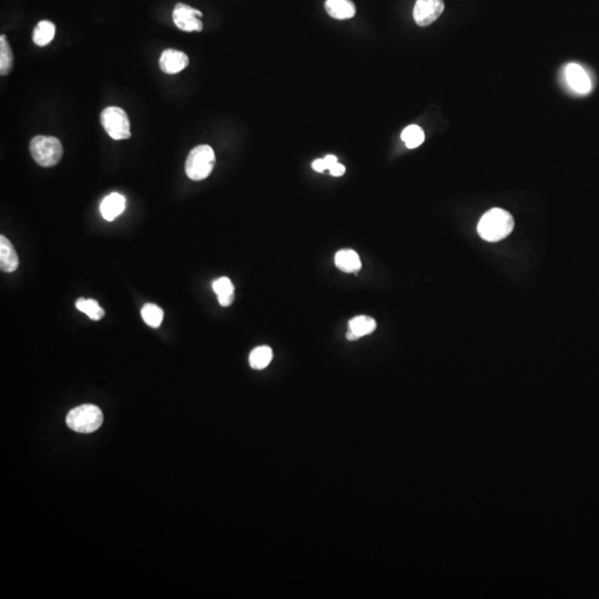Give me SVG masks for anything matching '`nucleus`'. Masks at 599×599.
I'll list each match as a JSON object with an SVG mask.
<instances>
[{"instance_id": "nucleus-1", "label": "nucleus", "mask_w": 599, "mask_h": 599, "mask_svg": "<svg viewBox=\"0 0 599 599\" xmlns=\"http://www.w3.org/2000/svg\"><path fill=\"white\" fill-rule=\"evenodd\" d=\"M514 217L506 210L494 208L481 217L477 232L488 242H497L508 237L514 230Z\"/></svg>"}, {"instance_id": "nucleus-2", "label": "nucleus", "mask_w": 599, "mask_h": 599, "mask_svg": "<svg viewBox=\"0 0 599 599\" xmlns=\"http://www.w3.org/2000/svg\"><path fill=\"white\" fill-rule=\"evenodd\" d=\"M66 422L75 432L88 434L95 432L103 425V415L96 405H80L68 413Z\"/></svg>"}, {"instance_id": "nucleus-3", "label": "nucleus", "mask_w": 599, "mask_h": 599, "mask_svg": "<svg viewBox=\"0 0 599 599\" xmlns=\"http://www.w3.org/2000/svg\"><path fill=\"white\" fill-rule=\"evenodd\" d=\"M215 165V155L208 145H197L190 151L185 161V173L193 181L207 179Z\"/></svg>"}, {"instance_id": "nucleus-4", "label": "nucleus", "mask_w": 599, "mask_h": 599, "mask_svg": "<svg viewBox=\"0 0 599 599\" xmlns=\"http://www.w3.org/2000/svg\"><path fill=\"white\" fill-rule=\"evenodd\" d=\"M29 150L36 163L45 168L58 165L63 155V148L60 140L47 135L33 138L30 141Z\"/></svg>"}, {"instance_id": "nucleus-5", "label": "nucleus", "mask_w": 599, "mask_h": 599, "mask_svg": "<svg viewBox=\"0 0 599 599\" xmlns=\"http://www.w3.org/2000/svg\"><path fill=\"white\" fill-rule=\"evenodd\" d=\"M100 121L106 133L113 140H125L131 137L129 118L121 108H106L100 116Z\"/></svg>"}, {"instance_id": "nucleus-6", "label": "nucleus", "mask_w": 599, "mask_h": 599, "mask_svg": "<svg viewBox=\"0 0 599 599\" xmlns=\"http://www.w3.org/2000/svg\"><path fill=\"white\" fill-rule=\"evenodd\" d=\"M199 17H203V13L185 4H177L173 9V23L180 30L187 33L201 31L203 29V21Z\"/></svg>"}, {"instance_id": "nucleus-7", "label": "nucleus", "mask_w": 599, "mask_h": 599, "mask_svg": "<svg viewBox=\"0 0 599 599\" xmlns=\"http://www.w3.org/2000/svg\"><path fill=\"white\" fill-rule=\"evenodd\" d=\"M444 9L443 0H417L413 9V18L417 25L427 27L441 17Z\"/></svg>"}, {"instance_id": "nucleus-8", "label": "nucleus", "mask_w": 599, "mask_h": 599, "mask_svg": "<svg viewBox=\"0 0 599 599\" xmlns=\"http://www.w3.org/2000/svg\"><path fill=\"white\" fill-rule=\"evenodd\" d=\"M565 79L574 93L585 95L592 89V81L586 70L577 63H569L565 68Z\"/></svg>"}, {"instance_id": "nucleus-9", "label": "nucleus", "mask_w": 599, "mask_h": 599, "mask_svg": "<svg viewBox=\"0 0 599 599\" xmlns=\"http://www.w3.org/2000/svg\"><path fill=\"white\" fill-rule=\"evenodd\" d=\"M159 65L163 73L175 75L188 67L189 57L179 50L165 49L160 56Z\"/></svg>"}, {"instance_id": "nucleus-10", "label": "nucleus", "mask_w": 599, "mask_h": 599, "mask_svg": "<svg viewBox=\"0 0 599 599\" xmlns=\"http://www.w3.org/2000/svg\"><path fill=\"white\" fill-rule=\"evenodd\" d=\"M377 329V322L372 317L359 315L354 319H349V331L347 333V339L349 341H357L359 337L371 334Z\"/></svg>"}, {"instance_id": "nucleus-11", "label": "nucleus", "mask_w": 599, "mask_h": 599, "mask_svg": "<svg viewBox=\"0 0 599 599\" xmlns=\"http://www.w3.org/2000/svg\"><path fill=\"white\" fill-rule=\"evenodd\" d=\"M126 209V199L123 195L113 193L107 195L100 205V213L103 219L107 221H113L116 217L123 215Z\"/></svg>"}, {"instance_id": "nucleus-12", "label": "nucleus", "mask_w": 599, "mask_h": 599, "mask_svg": "<svg viewBox=\"0 0 599 599\" xmlns=\"http://www.w3.org/2000/svg\"><path fill=\"white\" fill-rule=\"evenodd\" d=\"M19 265V257L15 247L7 237H0V269L4 272H14Z\"/></svg>"}, {"instance_id": "nucleus-13", "label": "nucleus", "mask_w": 599, "mask_h": 599, "mask_svg": "<svg viewBox=\"0 0 599 599\" xmlns=\"http://www.w3.org/2000/svg\"><path fill=\"white\" fill-rule=\"evenodd\" d=\"M324 6L327 14L334 19H351L357 13L352 0H327Z\"/></svg>"}, {"instance_id": "nucleus-14", "label": "nucleus", "mask_w": 599, "mask_h": 599, "mask_svg": "<svg viewBox=\"0 0 599 599\" xmlns=\"http://www.w3.org/2000/svg\"><path fill=\"white\" fill-rule=\"evenodd\" d=\"M335 265L345 273H357L362 269V262L354 250H341L335 255Z\"/></svg>"}, {"instance_id": "nucleus-15", "label": "nucleus", "mask_w": 599, "mask_h": 599, "mask_svg": "<svg viewBox=\"0 0 599 599\" xmlns=\"http://www.w3.org/2000/svg\"><path fill=\"white\" fill-rule=\"evenodd\" d=\"M221 307H230L235 301V285L227 277H219L213 285Z\"/></svg>"}, {"instance_id": "nucleus-16", "label": "nucleus", "mask_w": 599, "mask_h": 599, "mask_svg": "<svg viewBox=\"0 0 599 599\" xmlns=\"http://www.w3.org/2000/svg\"><path fill=\"white\" fill-rule=\"evenodd\" d=\"M56 34L55 24L51 23L49 20H43L39 21L38 25L34 29L33 40L34 43L40 47H45L49 45L53 41Z\"/></svg>"}, {"instance_id": "nucleus-17", "label": "nucleus", "mask_w": 599, "mask_h": 599, "mask_svg": "<svg viewBox=\"0 0 599 599\" xmlns=\"http://www.w3.org/2000/svg\"><path fill=\"white\" fill-rule=\"evenodd\" d=\"M273 359L272 349L269 347H257L250 353V367L255 369H263Z\"/></svg>"}, {"instance_id": "nucleus-18", "label": "nucleus", "mask_w": 599, "mask_h": 599, "mask_svg": "<svg viewBox=\"0 0 599 599\" xmlns=\"http://www.w3.org/2000/svg\"><path fill=\"white\" fill-rule=\"evenodd\" d=\"M14 67V53L7 37L0 36V73L1 76L8 75Z\"/></svg>"}, {"instance_id": "nucleus-19", "label": "nucleus", "mask_w": 599, "mask_h": 599, "mask_svg": "<svg viewBox=\"0 0 599 599\" xmlns=\"http://www.w3.org/2000/svg\"><path fill=\"white\" fill-rule=\"evenodd\" d=\"M76 307L79 309L80 312L85 313L93 321H99L105 317V311H103V307H100L99 303L96 300L80 297L76 302Z\"/></svg>"}, {"instance_id": "nucleus-20", "label": "nucleus", "mask_w": 599, "mask_h": 599, "mask_svg": "<svg viewBox=\"0 0 599 599\" xmlns=\"http://www.w3.org/2000/svg\"><path fill=\"white\" fill-rule=\"evenodd\" d=\"M401 138L409 149H415L424 143L425 135L422 128L416 125H411L403 130Z\"/></svg>"}, {"instance_id": "nucleus-21", "label": "nucleus", "mask_w": 599, "mask_h": 599, "mask_svg": "<svg viewBox=\"0 0 599 599\" xmlns=\"http://www.w3.org/2000/svg\"><path fill=\"white\" fill-rule=\"evenodd\" d=\"M141 317L149 327H159L160 324L163 323V311L158 305L147 303L141 309Z\"/></svg>"}, {"instance_id": "nucleus-22", "label": "nucleus", "mask_w": 599, "mask_h": 599, "mask_svg": "<svg viewBox=\"0 0 599 599\" xmlns=\"http://www.w3.org/2000/svg\"><path fill=\"white\" fill-rule=\"evenodd\" d=\"M329 173L333 175V177H341V175H344L345 173V167L341 163H337L334 165H333L331 169H329Z\"/></svg>"}, {"instance_id": "nucleus-23", "label": "nucleus", "mask_w": 599, "mask_h": 599, "mask_svg": "<svg viewBox=\"0 0 599 599\" xmlns=\"http://www.w3.org/2000/svg\"><path fill=\"white\" fill-rule=\"evenodd\" d=\"M312 169L317 173H323L327 170V165H325L324 159H317L313 161Z\"/></svg>"}, {"instance_id": "nucleus-24", "label": "nucleus", "mask_w": 599, "mask_h": 599, "mask_svg": "<svg viewBox=\"0 0 599 599\" xmlns=\"http://www.w3.org/2000/svg\"><path fill=\"white\" fill-rule=\"evenodd\" d=\"M324 160L325 165H327V170L331 169V168L337 163V158L333 155H327V157L324 158Z\"/></svg>"}]
</instances>
